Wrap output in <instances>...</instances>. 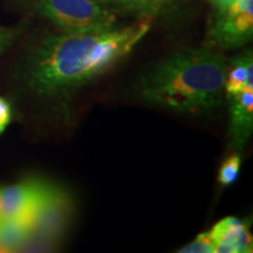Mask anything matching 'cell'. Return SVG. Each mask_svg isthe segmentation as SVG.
I'll use <instances>...</instances> for the list:
<instances>
[{
	"label": "cell",
	"instance_id": "cell-11",
	"mask_svg": "<svg viewBox=\"0 0 253 253\" xmlns=\"http://www.w3.org/2000/svg\"><path fill=\"white\" fill-rule=\"evenodd\" d=\"M31 238L27 220L20 218L0 219V252L24 251Z\"/></svg>",
	"mask_w": 253,
	"mask_h": 253
},
{
	"label": "cell",
	"instance_id": "cell-9",
	"mask_svg": "<svg viewBox=\"0 0 253 253\" xmlns=\"http://www.w3.org/2000/svg\"><path fill=\"white\" fill-rule=\"evenodd\" d=\"M250 80H253L252 52L244 50L229 61V69L224 86L226 99L229 100L238 95Z\"/></svg>",
	"mask_w": 253,
	"mask_h": 253
},
{
	"label": "cell",
	"instance_id": "cell-3",
	"mask_svg": "<svg viewBox=\"0 0 253 253\" xmlns=\"http://www.w3.org/2000/svg\"><path fill=\"white\" fill-rule=\"evenodd\" d=\"M39 13L63 32H97L116 27V15L97 0H36Z\"/></svg>",
	"mask_w": 253,
	"mask_h": 253
},
{
	"label": "cell",
	"instance_id": "cell-12",
	"mask_svg": "<svg viewBox=\"0 0 253 253\" xmlns=\"http://www.w3.org/2000/svg\"><path fill=\"white\" fill-rule=\"evenodd\" d=\"M240 167H242V157L239 153H233L225 158L218 171V183L223 186H230L238 179Z\"/></svg>",
	"mask_w": 253,
	"mask_h": 253
},
{
	"label": "cell",
	"instance_id": "cell-16",
	"mask_svg": "<svg viewBox=\"0 0 253 253\" xmlns=\"http://www.w3.org/2000/svg\"><path fill=\"white\" fill-rule=\"evenodd\" d=\"M211 2V5L216 8L217 14L224 13L231 5L235 2V0H209Z\"/></svg>",
	"mask_w": 253,
	"mask_h": 253
},
{
	"label": "cell",
	"instance_id": "cell-5",
	"mask_svg": "<svg viewBox=\"0 0 253 253\" xmlns=\"http://www.w3.org/2000/svg\"><path fill=\"white\" fill-rule=\"evenodd\" d=\"M253 36V0H235L224 13L217 14L208 32L210 48L235 49Z\"/></svg>",
	"mask_w": 253,
	"mask_h": 253
},
{
	"label": "cell",
	"instance_id": "cell-2",
	"mask_svg": "<svg viewBox=\"0 0 253 253\" xmlns=\"http://www.w3.org/2000/svg\"><path fill=\"white\" fill-rule=\"evenodd\" d=\"M227 69L229 60L210 47L185 48L143 73L135 90L153 106L203 115L223 104Z\"/></svg>",
	"mask_w": 253,
	"mask_h": 253
},
{
	"label": "cell",
	"instance_id": "cell-4",
	"mask_svg": "<svg viewBox=\"0 0 253 253\" xmlns=\"http://www.w3.org/2000/svg\"><path fill=\"white\" fill-rule=\"evenodd\" d=\"M73 214L74 203L71 195L58 185L41 202L28 219L31 238L25 249L52 248L69 230Z\"/></svg>",
	"mask_w": 253,
	"mask_h": 253
},
{
	"label": "cell",
	"instance_id": "cell-14",
	"mask_svg": "<svg viewBox=\"0 0 253 253\" xmlns=\"http://www.w3.org/2000/svg\"><path fill=\"white\" fill-rule=\"evenodd\" d=\"M20 28L18 27H2L0 26V55L14 42L19 34Z\"/></svg>",
	"mask_w": 253,
	"mask_h": 253
},
{
	"label": "cell",
	"instance_id": "cell-10",
	"mask_svg": "<svg viewBox=\"0 0 253 253\" xmlns=\"http://www.w3.org/2000/svg\"><path fill=\"white\" fill-rule=\"evenodd\" d=\"M132 11L144 18L166 17L181 9L189 0H101Z\"/></svg>",
	"mask_w": 253,
	"mask_h": 253
},
{
	"label": "cell",
	"instance_id": "cell-13",
	"mask_svg": "<svg viewBox=\"0 0 253 253\" xmlns=\"http://www.w3.org/2000/svg\"><path fill=\"white\" fill-rule=\"evenodd\" d=\"M181 253H211L214 252V243L211 238L210 233L203 232L199 233L196 238L188 245L183 246L178 250Z\"/></svg>",
	"mask_w": 253,
	"mask_h": 253
},
{
	"label": "cell",
	"instance_id": "cell-1",
	"mask_svg": "<svg viewBox=\"0 0 253 253\" xmlns=\"http://www.w3.org/2000/svg\"><path fill=\"white\" fill-rule=\"evenodd\" d=\"M151 26V18L125 27L97 32H62L32 49L25 82L43 99L67 100L130 54Z\"/></svg>",
	"mask_w": 253,
	"mask_h": 253
},
{
	"label": "cell",
	"instance_id": "cell-7",
	"mask_svg": "<svg viewBox=\"0 0 253 253\" xmlns=\"http://www.w3.org/2000/svg\"><path fill=\"white\" fill-rule=\"evenodd\" d=\"M227 101L230 113L229 148L240 154L249 143L253 131V80H250L238 95Z\"/></svg>",
	"mask_w": 253,
	"mask_h": 253
},
{
	"label": "cell",
	"instance_id": "cell-17",
	"mask_svg": "<svg viewBox=\"0 0 253 253\" xmlns=\"http://www.w3.org/2000/svg\"><path fill=\"white\" fill-rule=\"evenodd\" d=\"M0 189H1V186H0Z\"/></svg>",
	"mask_w": 253,
	"mask_h": 253
},
{
	"label": "cell",
	"instance_id": "cell-6",
	"mask_svg": "<svg viewBox=\"0 0 253 253\" xmlns=\"http://www.w3.org/2000/svg\"><path fill=\"white\" fill-rule=\"evenodd\" d=\"M54 183L31 177L0 189V219H30L41 202L56 188ZM30 224V223H28Z\"/></svg>",
	"mask_w": 253,
	"mask_h": 253
},
{
	"label": "cell",
	"instance_id": "cell-8",
	"mask_svg": "<svg viewBox=\"0 0 253 253\" xmlns=\"http://www.w3.org/2000/svg\"><path fill=\"white\" fill-rule=\"evenodd\" d=\"M209 233L214 243V252H252L253 240L248 221L237 217H226L214 224Z\"/></svg>",
	"mask_w": 253,
	"mask_h": 253
},
{
	"label": "cell",
	"instance_id": "cell-15",
	"mask_svg": "<svg viewBox=\"0 0 253 253\" xmlns=\"http://www.w3.org/2000/svg\"><path fill=\"white\" fill-rule=\"evenodd\" d=\"M12 121V107L4 97L0 96V135Z\"/></svg>",
	"mask_w": 253,
	"mask_h": 253
}]
</instances>
